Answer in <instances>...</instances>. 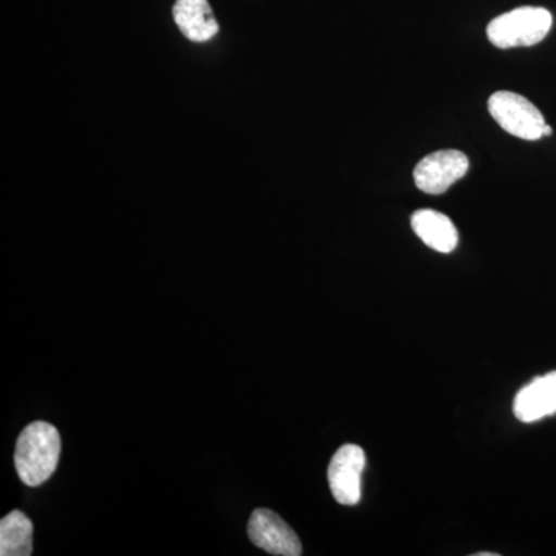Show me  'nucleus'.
Instances as JSON below:
<instances>
[{"mask_svg": "<svg viewBox=\"0 0 556 556\" xmlns=\"http://www.w3.org/2000/svg\"><path fill=\"white\" fill-rule=\"evenodd\" d=\"M61 456V437L49 422H33L24 428L16 442L14 466L21 481L39 486L56 471Z\"/></svg>", "mask_w": 556, "mask_h": 556, "instance_id": "1", "label": "nucleus"}, {"mask_svg": "<svg viewBox=\"0 0 556 556\" xmlns=\"http://www.w3.org/2000/svg\"><path fill=\"white\" fill-rule=\"evenodd\" d=\"M412 228L428 248L442 254L455 251L459 236L447 215L431 208H420L412 217Z\"/></svg>", "mask_w": 556, "mask_h": 556, "instance_id": "9", "label": "nucleus"}, {"mask_svg": "<svg viewBox=\"0 0 556 556\" xmlns=\"http://www.w3.org/2000/svg\"><path fill=\"white\" fill-rule=\"evenodd\" d=\"M552 127L548 126V124H546V126H544V130H543V137H551L552 135Z\"/></svg>", "mask_w": 556, "mask_h": 556, "instance_id": "11", "label": "nucleus"}, {"mask_svg": "<svg viewBox=\"0 0 556 556\" xmlns=\"http://www.w3.org/2000/svg\"><path fill=\"white\" fill-rule=\"evenodd\" d=\"M248 535L255 546L273 555L299 556L303 552L298 533L268 508H257L251 515Z\"/></svg>", "mask_w": 556, "mask_h": 556, "instance_id": "6", "label": "nucleus"}, {"mask_svg": "<svg viewBox=\"0 0 556 556\" xmlns=\"http://www.w3.org/2000/svg\"><path fill=\"white\" fill-rule=\"evenodd\" d=\"M174 20L182 35L193 42H206L217 36L219 30L207 0H177Z\"/></svg>", "mask_w": 556, "mask_h": 556, "instance_id": "8", "label": "nucleus"}, {"mask_svg": "<svg viewBox=\"0 0 556 556\" xmlns=\"http://www.w3.org/2000/svg\"><path fill=\"white\" fill-rule=\"evenodd\" d=\"M367 466L365 452L358 445L346 444L332 456L328 482L332 496L342 506H356L362 496V473Z\"/></svg>", "mask_w": 556, "mask_h": 556, "instance_id": "5", "label": "nucleus"}, {"mask_svg": "<svg viewBox=\"0 0 556 556\" xmlns=\"http://www.w3.org/2000/svg\"><path fill=\"white\" fill-rule=\"evenodd\" d=\"M468 167L470 163L466 153L453 149L438 150L420 160L413 175L417 189L430 195H441L466 177Z\"/></svg>", "mask_w": 556, "mask_h": 556, "instance_id": "4", "label": "nucleus"}, {"mask_svg": "<svg viewBox=\"0 0 556 556\" xmlns=\"http://www.w3.org/2000/svg\"><path fill=\"white\" fill-rule=\"evenodd\" d=\"M478 556H495V554H490V552H486V554H478Z\"/></svg>", "mask_w": 556, "mask_h": 556, "instance_id": "12", "label": "nucleus"}, {"mask_svg": "<svg viewBox=\"0 0 556 556\" xmlns=\"http://www.w3.org/2000/svg\"><path fill=\"white\" fill-rule=\"evenodd\" d=\"M515 416L530 424L556 413V371L536 378L522 388L514 402Z\"/></svg>", "mask_w": 556, "mask_h": 556, "instance_id": "7", "label": "nucleus"}, {"mask_svg": "<svg viewBox=\"0 0 556 556\" xmlns=\"http://www.w3.org/2000/svg\"><path fill=\"white\" fill-rule=\"evenodd\" d=\"M489 112L493 119L514 137L536 141L543 138L544 119L540 112L527 98L511 91H496L490 97Z\"/></svg>", "mask_w": 556, "mask_h": 556, "instance_id": "3", "label": "nucleus"}, {"mask_svg": "<svg viewBox=\"0 0 556 556\" xmlns=\"http://www.w3.org/2000/svg\"><path fill=\"white\" fill-rule=\"evenodd\" d=\"M33 554V522L21 510L10 511L0 521V555L30 556Z\"/></svg>", "mask_w": 556, "mask_h": 556, "instance_id": "10", "label": "nucleus"}, {"mask_svg": "<svg viewBox=\"0 0 556 556\" xmlns=\"http://www.w3.org/2000/svg\"><path fill=\"white\" fill-rule=\"evenodd\" d=\"M554 17L541 7H521L490 22L486 38L497 49H517L540 43L551 31Z\"/></svg>", "mask_w": 556, "mask_h": 556, "instance_id": "2", "label": "nucleus"}]
</instances>
